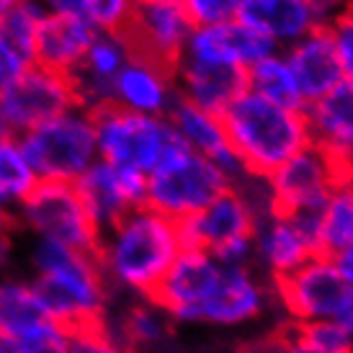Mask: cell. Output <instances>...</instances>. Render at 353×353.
Here are the masks:
<instances>
[{
	"label": "cell",
	"mask_w": 353,
	"mask_h": 353,
	"mask_svg": "<svg viewBox=\"0 0 353 353\" xmlns=\"http://www.w3.org/2000/svg\"><path fill=\"white\" fill-rule=\"evenodd\" d=\"M134 0H83V19L99 34H121L134 16Z\"/></svg>",
	"instance_id": "obj_30"
},
{
	"label": "cell",
	"mask_w": 353,
	"mask_h": 353,
	"mask_svg": "<svg viewBox=\"0 0 353 353\" xmlns=\"http://www.w3.org/2000/svg\"><path fill=\"white\" fill-rule=\"evenodd\" d=\"M348 3H351V0H310L314 19H317V26H320V29H327V26L348 8Z\"/></svg>",
	"instance_id": "obj_38"
},
{
	"label": "cell",
	"mask_w": 353,
	"mask_h": 353,
	"mask_svg": "<svg viewBox=\"0 0 353 353\" xmlns=\"http://www.w3.org/2000/svg\"><path fill=\"white\" fill-rule=\"evenodd\" d=\"M75 186L80 196L85 199L101 232L129 214L132 209L145 206V196H148V176L129 168L111 165L103 160H96Z\"/></svg>",
	"instance_id": "obj_16"
},
{
	"label": "cell",
	"mask_w": 353,
	"mask_h": 353,
	"mask_svg": "<svg viewBox=\"0 0 353 353\" xmlns=\"http://www.w3.org/2000/svg\"><path fill=\"white\" fill-rule=\"evenodd\" d=\"M191 31L194 23L183 6H137L127 29L119 37L127 44L129 57L148 59L160 68L173 70L183 54Z\"/></svg>",
	"instance_id": "obj_13"
},
{
	"label": "cell",
	"mask_w": 353,
	"mask_h": 353,
	"mask_svg": "<svg viewBox=\"0 0 353 353\" xmlns=\"http://www.w3.org/2000/svg\"><path fill=\"white\" fill-rule=\"evenodd\" d=\"M258 219H261V212L245 196V191L232 183L222 196H216L199 214L183 219L178 227L186 248L216 255L240 240H250Z\"/></svg>",
	"instance_id": "obj_12"
},
{
	"label": "cell",
	"mask_w": 353,
	"mask_h": 353,
	"mask_svg": "<svg viewBox=\"0 0 353 353\" xmlns=\"http://www.w3.org/2000/svg\"><path fill=\"white\" fill-rule=\"evenodd\" d=\"M47 13L59 16H83V0H39Z\"/></svg>",
	"instance_id": "obj_40"
},
{
	"label": "cell",
	"mask_w": 353,
	"mask_h": 353,
	"mask_svg": "<svg viewBox=\"0 0 353 353\" xmlns=\"http://www.w3.org/2000/svg\"><path fill=\"white\" fill-rule=\"evenodd\" d=\"M31 68V62L19 50H13L8 41L0 37V93L8 90L16 80Z\"/></svg>",
	"instance_id": "obj_36"
},
{
	"label": "cell",
	"mask_w": 353,
	"mask_h": 353,
	"mask_svg": "<svg viewBox=\"0 0 353 353\" xmlns=\"http://www.w3.org/2000/svg\"><path fill=\"white\" fill-rule=\"evenodd\" d=\"M183 248L178 222L145 204L101 232L96 261L114 294L152 299Z\"/></svg>",
	"instance_id": "obj_2"
},
{
	"label": "cell",
	"mask_w": 353,
	"mask_h": 353,
	"mask_svg": "<svg viewBox=\"0 0 353 353\" xmlns=\"http://www.w3.org/2000/svg\"><path fill=\"white\" fill-rule=\"evenodd\" d=\"M327 31H330L335 54H338V62H341L343 80L353 85V0L348 3V8L327 26Z\"/></svg>",
	"instance_id": "obj_35"
},
{
	"label": "cell",
	"mask_w": 353,
	"mask_h": 353,
	"mask_svg": "<svg viewBox=\"0 0 353 353\" xmlns=\"http://www.w3.org/2000/svg\"><path fill=\"white\" fill-rule=\"evenodd\" d=\"M271 286H274V302L286 314V323L294 325L335 320L351 289L333 258L323 253H314L307 263Z\"/></svg>",
	"instance_id": "obj_10"
},
{
	"label": "cell",
	"mask_w": 353,
	"mask_h": 353,
	"mask_svg": "<svg viewBox=\"0 0 353 353\" xmlns=\"http://www.w3.org/2000/svg\"><path fill=\"white\" fill-rule=\"evenodd\" d=\"M152 302L173 325L232 330L268 312L274 286L253 265H225L206 250L183 248Z\"/></svg>",
	"instance_id": "obj_1"
},
{
	"label": "cell",
	"mask_w": 353,
	"mask_h": 353,
	"mask_svg": "<svg viewBox=\"0 0 353 353\" xmlns=\"http://www.w3.org/2000/svg\"><path fill=\"white\" fill-rule=\"evenodd\" d=\"M317 253L312 230L304 219L268 212L258 219L253 232V268L268 284L296 271Z\"/></svg>",
	"instance_id": "obj_14"
},
{
	"label": "cell",
	"mask_w": 353,
	"mask_h": 353,
	"mask_svg": "<svg viewBox=\"0 0 353 353\" xmlns=\"http://www.w3.org/2000/svg\"><path fill=\"white\" fill-rule=\"evenodd\" d=\"M19 142L39 181L78 183L99 160L93 114L83 106L34 127Z\"/></svg>",
	"instance_id": "obj_5"
},
{
	"label": "cell",
	"mask_w": 353,
	"mask_h": 353,
	"mask_svg": "<svg viewBox=\"0 0 353 353\" xmlns=\"http://www.w3.org/2000/svg\"><path fill=\"white\" fill-rule=\"evenodd\" d=\"M50 320L31 279L3 276L0 279V335L19 341L37 325Z\"/></svg>",
	"instance_id": "obj_26"
},
{
	"label": "cell",
	"mask_w": 353,
	"mask_h": 353,
	"mask_svg": "<svg viewBox=\"0 0 353 353\" xmlns=\"http://www.w3.org/2000/svg\"><path fill=\"white\" fill-rule=\"evenodd\" d=\"M304 341L312 345L314 353H348L353 351V338L345 333L335 320H323V323L299 325Z\"/></svg>",
	"instance_id": "obj_33"
},
{
	"label": "cell",
	"mask_w": 353,
	"mask_h": 353,
	"mask_svg": "<svg viewBox=\"0 0 353 353\" xmlns=\"http://www.w3.org/2000/svg\"><path fill=\"white\" fill-rule=\"evenodd\" d=\"M16 230H21L19 222H16V214H6L0 212V268L10 261V253H13V235Z\"/></svg>",
	"instance_id": "obj_39"
},
{
	"label": "cell",
	"mask_w": 353,
	"mask_h": 353,
	"mask_svg": "<svg viewBox=\"0 0 353 353\" xmlns=\"http://www.w3.org/2000/svg\"><path fill=\"white\" fill-rule=\"evenodd\" d=\"M335 323L341 325L345 333L353 338V286L348 289V294H345L343 304H341V310H338V317H335Z\"/></svg>",
	"instance_id": "obj_41"
},
{
	"label": "cell",
	"mask_w": 353,
	"mask_h": 353,
	"mask_svg": "<svg viewBox=\"0 0 353 353\" xmlns=\"http://www.w3.org/2000/svg\"><path fill=\"white\" fill-rule=\"evenodd\" d=\"M181 6L194 26H216L235 21L243 0H183Z\"/></svg>",
	"instance_id": "obj_34"
},
{
	"label": "cell",
	"mask_w": 353,
	"mask_h": 353,
	"mask_svg": "<svg viewBox=\"0 0 353 353\" xmlns=\"http://www.w3.org/2000/svg\"><path fill=\"white\" fill-rule=\"evenodd\" d=\"M44 16H47V10L39 0H21L19 6H13L0 19V37L31 62L34 39H37V31H39V23Z\"/></svg>",
	"instance_id": "obj_29"
},
{
	"label": "cell",
	"mask_w": 353,
	"mask_h": 353,
	"mask_svg": "<svg viewBox=\"0 0 353 353\" xmlns=\"http://www.w3.org/2000/svg\"><path fill=\"white\" fill-rule=\"evenodd\" d=\"M19 3H21V0H0V19H3V16L13 8V6H19Z\"/></svg>",
	"instance_id": "obj_47"
},
{
	"label": "cell",
	"mask_w": 353,
	"mask_h": 353,
	"mask_svg": "<svg viewBox=\"0 0 353 353\" xmlns=\"http://www.w3.org/2000/svg\"><path fill=\"white\" fill-rule=\"evenodd\" d=\"M16 343L21 353H70V330L52 320H44Z\"/></svg>",
	"instance_id": "obj_32"
},
{
	"label": "cell",
	"mask_w": 353,
	"mask_h": 353,
	"mask_svg": "<svg viewBox=\"0 0 353 353\" xmlns=\"http://www.w3.org/2000/svg\"><path fill=\"white\" fill-rule=\"evenodd\" d=\"M343 178H351L345 173L343 163L333 152L312 142L292 160H286L274 176L265 178L271 212L312 219L325 204L327 194Z\"/></svg>",
	"instance_id": "obj_9"
},
{
	"label": "cell",
	"mask_w": 353,
	"mask_h": 353,
	"mask_svg": "<svg viewBox=\"0 0 353 353\" xmlns=\"http://www.w3.org/2000/svg\"><path fill=\"white\" fill-rule=\"evenodd\" d=\"M70 353H129L108 323L70 330Z\"/></svg>",
	"instance_id": "obj_31"
},
{
	"label": "cell",
	"mask_w": 353,
	"mask_h": 353,
	"mask_svg": "<svg viewBox=\"0 0 353 353\" xmlns=\"http://www.w3.org/2000/svg\"><path fill=\"white\" fill-rule=\"evenodd\" d=\"M245 88L250 93H255V96L276 103V106L304 111V101L299 88H296L294 72H292V68H289V62H286L281 50L268 54L261 62H255L253 68L248 70Z\"/></svg>",
	"instance_id": "obj_27"
},
{
	"label": "cell",
	"mask_w": 353,
	"mask_h": 353,
	"mask_svg": "<svg viewBox=\"0 0 353 353\" xmlns=\"http://www.w3.org/2000/svg\"><path fill=\"white\" fill-rule=\"evenodd\" d=\"M335 265H338V271L341 276L345 279V284L353 286V243L348 248H343L338 255H333Z\"/></svg>",
	"instance_id": "obj_42"
},
{
	"label": "cell",
	"mask_w": 353,
	"mask_h": 353,
	"mask_svg": "<svg viewBox=\"0 0 353 353\" xmlns=\"http://www.w3.org/2000/svg\"><path fill=\"white\" fill-rule=\"evenodd\" d=\"M178 99L173 70L160 68L155 62L129 57L111 83V103L127 111L168 117V111Z\"/></svg>",
	"instance_id": "obj_18"
},
{
	"label": "cell",
	"mask_w": 353,
	"mask_h": 353,
	"mask_svg": "<svg viewBox=\"0 0 353 353\" xmlns=\"http://www.w3.org/2000/svg\"><path fill=\"white\" fill-rule=\"evenodd\" d=\"M80 106L72 75L31 65L8 90L0 93V111L8 134L21 137L50 119Z\"/></svg>",
	"instance_id": "obj_11"
},
{
	"label": "cell",
	"mask_w": 353,
	"mask_h": 353,
	"mask_svg": "<svg viewBox=\"0 0 353 353\" xmlns=\"http://www.w3.org/2000/svg\"><path fill=\"white\" fill-rule=\"evenodd\" d=\"M137 6H181L183 0H134Z\"/></svg>",
	"instance_id": "obj_45"
},
{
	"label": "cell",
	"mask_w": 353,
	"mask_h": 353,
	"mask_svg": "<svg viewBox=\"0 0 353 353\" xmlns=\"http://www.w3.org/2000/svg\"><path fill=\"white\" fill-rule=\"evenodd\" d=\"M304 119L314 145L341 160L345 142L353 134V85L345 80L335 85L330 93L304 108Z\"/></svg>",
	"instance_id": "obj_24"
},
{
	"label": "cell",
	"mask_w": 353,
	"mask_h": 353,
	"mask_svg": "<svg viewBox=\"0 0 353 353\" xmlns=\"http://www.w3.org/2000/svg\"><path fill=\"white\" fill-rule=\"evenodd\" d=\"M0 353H21L19 343L10 341V338H6V335H0Z\"/></svg>",
	"instance_id": "obj_44"
},
{
	"label": "cell",
	"mask_w": 353,
	"mask_h": 353,
	"mask_svg": "<svg viewBox=\"0 0 353 353\" xmlns=\"http://www.w3.org/2000/svg\"><path fill=\"white\" fill-rule=\"evenodd\" d=\"M16 222L34 240L57 243L80 253H96L101 240V227L75 183L39 181L16 212Z\"/></svg>",
	"instance_id": "obj_8"
},
{
	"label": "cell",
	"mask_w": 353,
	"mask_h": 353,
	"mask_svg": "<svg viewBox=\"0 0 353 353\" xmlns=\"http://www.w3.org/2000/svg\"><path fill=\"white\" fill-rule=\"evenodd\" d=\"M93 114L99 160L150 176L163 157L181 145L168 117H150L127 111L114 103L101 106Z\"/></svg>",
	"instance_id": "obj_6"
},
{
	"label": "cell",
	"mask_w": 353,
	"mask_h": 353,
	"mask_svg": "<svg viewBox=\"0 0 353 353\" xmlns=\"http://www.w3.org/2000/svg\"><path fill=\"white\" fill-rule=\"evenodd\" d=\"M317 253L338 255L353 243V178H343L310 219Z\"/></svg>",
	"instance_id": "obj_25"
},
{
	"label": "cell",
	"mask_w": 353,
	"mask_h": 353,
	"mask_svg": "<svg viewBox=\"0 0 353 353\" xmlns=\"http://www.w3.org/2000/svg\"><path fill=\"white\" fill-rule=\"evenodd\" d=\"M232 181L206 157L191 152L181 142L163 157V163L148 176L145 204L173 222L199 214L216 196H222Z\"/></svg>",
	"instance_id": "obj_7"
},
{
	"label": "cell",
	"mask_w": 353,
	"mask_h": 353,
	"mask_svg": "<svg viewBox=\"0 0 353 353\" xmlns=\"http://www.w3.org/2000/svg\"><path fill=\"white\" fill-rule=\"evenodd\" d=\"M96 34L99 31L83 16L47 13L41 19L37 39H34L31 65L54 70L62 75H75L83 65V57L88 52L90 41L96 39Z\"/></svg>",
	"instance_id": "obj_19"
},
{
	"label": "cell",
	"mask_w": 353,
	"mask_h": 353,
	"mask_svg": "<svg viewBox=\"0 0 353 353\" xmlns=\"http://www.w3.org/2000/svg\"><path fill=\"white\" fill-rule=\"evenodd\" d=\"M168 121H170L173 132L178 134V139L191 152L212 160L232 183H237L240 178H245L235 152H232L230 142H227L225 124H222L219 114L204 111V108L194 106V103H188L183 99H176L170 111H168Z\"/></svg>",
	"instance_id": "obj_17"
},
{
	"label": "cell",
	"mask_w": 353,
	"mask_h": 353,
	"mask_svg": "<svg viewBox=\"0 0 353 353\" xmlns=\"http://www.w3.org/2000/svg\"><path fill=\"white\" fill-rule=\"evenodd\" d=\"M341 163H343L345 173H348V176L353 178V134H351V139L345 142L343 152H341Z\"/></svg>",
	"instance_id": "obj_43"
},
{
	"label": "cell",
	"mask_w": 353,
	"mask_h": 353,
	"mask_svg": "<svg viewBox=\"0 0 353 353\" xmlns=\"http://www.w3.org/2000/svg\"><path fill=\"white\" fill-rule=\"evenodd\" d=\"M106 323L129 353H160L176 327L152 299H132L117 320L106 317Z\"/></svg>",
	"instance_id": "obj_23"
},
{
	"label": "cell",
	"mask_w": 353,
	"mask_h": 353,
	"mask_svg": "<svg viewBox=\"0 0 353 353\" xmlns=\"http://www.w3.org/2000/svg\"><path fill=\"white\" fill-rule=\"evenodd\" d=\"M274 52H279V47L271 39L248 29L240 21H230V23H216V26H194L181 59L248 72L255 62H261Z\"/></svg>",
	"instance_id": "obj_15"
},
{
	"label": "cell",
	"mask_w": 353,
	"mask_h": 353,
	"mask_svg": "<svg viewBox=\"0 0 353 353\" xmlns=\"http://www.w3.org/2000/svg\"><path fill=\"white\" fill-rule=\"evenodd\" d=\"M240 353H271V348H268V343H265V341H261V343L245 345Z\"/></svg>",
	"instance_id": "obj_46"
},
{
	"label": "cell",
	"mask_w": 353,
	"mask_h": 353,
	"mask_svg": "<svg viewBox=\"0 0 353 353\" xmlns=\"http://www.w3.org/2000/svg\"><path fill=\"white\" fill-rule=\"evenodd\" d=\"M37 183L39 178L23 155L19 137L3 134L0 137V212L16 214L21 204L31 196Z\"/></svg>",
	"instance_id": "obj_28"
},
{
	"label": "cell",
	"mask_w": 353,
	"mask_h": 353,
	"mask_svg": "<svg viewBox=\"0 0 353 353\" xmlns=\"http://www.w3.org/2000/svg\"><path fill=\"white\" fill-rule=\"evenodd\" d=\"M222 124L237 163L250 178L265 181L286 160L312 145L304 111L276 106L250 90H243L222 111Z\"/></svg>",
	"instance_id": "obj_4"
},
{
	"label": "cell",
	"mask_w": 353,
	"mask_h": 353,
	"mask_svg": "<svg viewBox=\"0 0 353 353\" xmlns=\"http://www.w3.org/2000/svg\"><path fill=\"white\" fill-rule=\"evenodd\" d=\"M178 99L188 101L194 106L219 114L245 88V72L235 68H214V65H199L188 59H178L173 68Z\"/></svg>",
	"instance_id": "obj_22"
},
{
	"label": "cell",
	"mask_w": 353,
	"mask_h": 353,
	"mask_svg": "<svg viewBox=\"0 0 353 353\" xmlns=\"http://www.w3.org/2000/svg\"><path fill=\"white\" fill-rule=\"evenodd\" d=\"M31 268V284L52 323L78 330L108 317L114 292L96 261V253H80L57 243L34 240Z\"/></svg>",
	"instance_id": "obj_3"
},
{
	"label": "cell",
	"mask_w": 353,
	"mask_h": 353,
	"mask_svg": "<svg viewBox=\"0 0 353 353\" xmlns=\"http://www.w3.org/2000/svg\"><path fill=\"white\" fill-rule=\"evenodd\" d=\"M265 343H268L271 353H314L312 345L304 341L302 327L294 323H286L284 327H279L271 338H265Z\"/></svg>",
	"instance_id": "obj_37"
},
{
	"label": "cell",
	"mask_w": 353,
	"mask_h": 353,
	"mask_svg": "<svg viewBox=\"0 0 353 353\" xmlns=\"http://www.w3.org/2000/svg\"><path fill=\"white\" fill-rule=\"evenodd\" d=\"M3 134H8V129L3 124V111H0V137H3Z\"/></svg>",
	"instance_id": "obj_48"
},
{
	"label": "cell",
	"mask_w": 353,
	"mask_h": 353,
	"mask_svg": "<svg viewBox=\"0 0 353 353\" xmlns=\"http://www.w3.org/2000/svg\"><path fill=\"white\" fill-rule=\"evenodd\" d=\"M284 57L294 72L296 88L302 93L304 108L330 93L335 85L343 83L341 62L335 54L333 39L327 29H314L292 47H286Z\"/></svg>",
	"instance_id": "obj_20"
},
{
	"label": "cell",
	"mask_w": 353,
	"mask_h": 353,
	"mask_svg": "<svg viewBox=\"0 0 353 353\" xmlns=\"http://www.w3.org/2000/svg\"><path fill=\"white\" fill-rule=\"evenodd\" d=\"M235 21L271 39L279 50L320 29L310 0H243Z\"/></svg>",
	"instance_id": "obj_21"
},
{
	"label": "cell",
	"mask_w": 353,
	"mask_h": 353,
	"mask_svg": "<svg viewBox=\"0 0 353 353\" xmlns=\"http://www.w3.org/2000/svg\"><path fill=\"white\" fill-rule=\"evenodd\" d=\"M348 353H353V351H348Z\"/></svg>",
	"instance_id": "obj_49"
}]
</instances>
